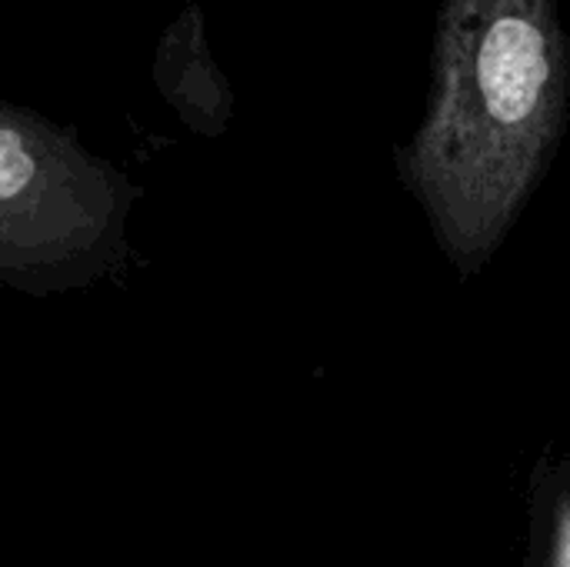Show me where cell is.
Here are the masks:
<instances>
[{"mask_svg": "<svg viewBox=\"0 0 570 567\" xmlns=\"http://www.w3.org/2000/svg\"><path fill=\"white\" fill-rule=\"evenodd\" d=\"M568 47L554 0H448L438 94L407 180L451 257L474 271L504 237L561 127Z\"/></svg>", "mask_w": 570, "mask_h": 567, "instance_id": "1", "label": "cell"}, {"mask_svg": "<svg viewBox=\"0 0 570 567\" xmlns=\"http://www.w3.org/2000/svg\"><path fill=\"white\" fill-rule=\"evenodd\" d=\"M140 187L80 134L0 100V291L53 297L130 267Z\"/></svg>", "mask_w": 570, "mask_h": 567, "instance_id": "2", "label": "cell"}, {"mask_svg": "<svg viewBox=\"0 0 570 567\" xmlns=\"http://www.w3.org/2000/svg\"><path fill=\"white\" fill-rule=\"evenodd\" d=\"M154 84L174 114L200 137H220L234 120V94L214 60L207 23L197 3H187L160 33L154 53Z\"/></svg>", "mask_w": 570, "mask_h": 567, "instance_id": "3", "label": "cell"}, {"mask_svg": "<svg viewBox=\"0 0 570 567\" xmlns=\"http://www.w3.org/2000/svg\"><path fill=\"white\" fill-rule=\"evenodd\" d=\"M554 567H570V508L561 511L554 528Z\"/></svg>", "mask_w": 570, "mask_h": 567, "instance_id": "4", "label": "cell"}]
</instances>
